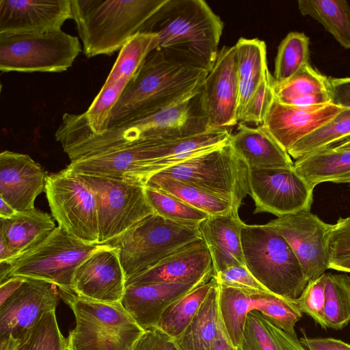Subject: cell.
<instances>
[{"mask_svg": "<svg viewBox=\"0 0 350 350\" xmlns=\"http://www.w3.org/2000/svg\"><path fill=\"white\" fill-rule=\"evenodd\" d=\"M224 23L203 0H167L142 32L157 36V49L173 61L209 72L218 53Z\"/></svg>", "mask_w": 350, "mask_h": 350, "instance_id": "6da1fadb", "label": "cell"}, {"mask_svg": "<svg viewBox=\"0 0 350 350\" xmlns=\"http://www.w3.org/2000/svg\"><path fill=\"white\" fill-rule=\"evenodd\" d=\"M208 72L154 49L129 79L111 112L108 129L173 103L202 86Z\"/></svg>", "mask_w": 350, "mask_h": 350, "instance_id": "7a4b0ae2", "label": "cell"}, {"mask_svg": "<svg viewBox=\"0 0 350 350\" xmlns=\"http://www.w3.org/2000/svg\"><path fill=\"white\" fill-rule=\"evenodd\" d=\"M167 0H71L72 19L88 57L121 49Z\"/></svg>", "mask_w": 350, "mask_h": 350, "instance_id": "3957f363", "label": "cell"}, {"mask_svg": "<svg viewBox=\"0 0 350 350\" xmlns=\"http://www.w3.org/2000/svg\"><path fill=\"white\" fill-rule=\"evenodd\" d=\"M201 93L202 86L161 109L101 133H94L88 126H83L78 133L77 143L83 150L92 151L141 138L175 139L204 132L208 128Z\"/></svg>", "mask_w": 350, "mask_h": 350, "instance_id": "277c9868", "label": "cell"}, {"mask_svg": "<svg viewBox=\"0 0 350 350\" xmlns=\"http://www.w3.org/2000/svg\"><path fill=\"white\" fill-rule=\"evenodd\" d=\"M241 244L245 265L267 291L295 301L309 280L286 239L271 225L244 224Z\"/></svg>", "mask_w": 350, "mask_h": 350, "instance_id": "5b68a950", "label": "cell"}, {"mask_svg": "<svg viewBox=\"0 0 350 350\" xmlns=\"http://www.w3.org/2000/svg\"><path fill=\"white\" fill-rule=\"evenodd\" d=\"M58 290L75 318L66 350H133L145 331L120 302L103 303Z\"/></svg>", "mask_w": 350, "mask_h": 350, "instance_id": "8992f818", "label": "cell"}, {"mask_svg": "<svg viewBox=\"0 0 350 350\" xmlns=\"http://www.w3.org/2000/svg\"><path fill=\"white\" fill-rule=\"evenodd\" d=\"M199 238L198 227L183 226L153 213L104 244L116 250L128 279L153 267L174 250Z\"/></svg>", "mask_w": 350, "mask_h": 350, "instance_id": "52a82bcc", "label": "cell"}, {"mask_svg": "<svg viewBox=\"0 0 350 350\" xmlns=\"http://www.w3.org/2000/svg\"><path fill=\"white\" fill-rule=\"evenodd\" d=\"M102 245L81 241L57 226L41 243L8 262L10 265L8 279L41 280L55 284L58 289L73 291L77 268Z\"/></svg>", "mask_w": 350, "mask_h": 350, "instance_id": "ba28073f", "label": "cell"}, {"mask_svg": "<svg viewBox=\"0 0 350 350\" xmlns=\"http://www.w3.org/2000/svg\"><path fill=\"white\" fill-rule=\"evenodd\" d=\"M170 140L141 138L116 144L70 160L74 174L105 176L145 185L159 171L165 145Z\"/></svg>", "mask_w": 350, "mask_h": 350, "instance_id": "9c48e42d", "label": "cell"}, {"mask_svg": "<svg viewBox=\"0 0 350 350\" xmlns=\"http://www.w3.org/2000/svg\"><path fill=\"white\" fill-rule=\"evenodd\" d=\"M157 174L224 198L238 210L250 194L249 167L229 142Z\"/></svg>", "mask_w": 350, "mask_h": 350, "instance_id": "30bf717a", "label": "cell"}, {"mask_svg": "<svg viewBox=\"0 0 350 350\" xmlns=\"http://www.w3.org/2000/svg\"><path fill=\"white\" fill-rule=\"evenodd\" d=\"M81 51L78 38L62 29L0 35V70L4 72H61L72 66Z\"/></svg>", "mask_w": 350, "mask_h": 350, "instance_id": "8fae6325", "label": "cell"}, {"mask_svg": "<svg viewBox=\"0 0 350 350\" xmlns=\"http://www.w3.org/2000/svg\"><path fill=\"white\" fill-rule=\"evenodd\" d=\"M77 175L90 187L95 197L100 244L120 236L154 213L146 200L145 185L105 176Z\"/></svg>", "mask_w": 350, "mask_h": 350, "instance_id": "7c38bea8", "label": "cell"}, {"mask_svg": "<svg viewBox=\"0 0 350 350\" xmlns=\"http://www.w3.org/2000/svg\"><path fill=\"white\" fill-rule=\"evenodd\" d=\"M45 193L59 227L81 241L100 244L95 197L79 175L66 168L48 175Z\"/></svg>", "mask_w": 350, "mask_h": 350, "instance_id": "4fadbf2b", "label": "cell"}, {"mask_svg": "<svg viewBox=\"0 0 350 350\" xmlns=\"http://www.w3.org/2000/svg\"><path fill=\"white\" fill-rule=\"evenodd\" d=\"M59 298L55 284L25 278L0 306V350H14L44 314L55 310Z\"/></svg>", "mask_w": 350, "mask_h": 350, "instance_id": "5bb4252c", "label": "cell"}, {"mask_svg": "<svg viewBox=\"0 0 350 350\" xmlns=\"http://www.w3.org/2000/svg\"><path fill=\"white\" fill-rule=\"evenodd\" d=\"M314 187L293 169H249L250 194L254 213L277 217L310 210Z\"/></svg>", "mask_w": 350, "mask_h": 350, "instance_id": "9a60e30c", "label": "cell"}, {"mask_svg": "<svg viewBox=\"0 0 350 350\" xmlns=\"http://www.w3.org/2000/svg\"><path fill=\"white\" fill-rule=\"evenodd\" d=\"M286 239L308 280L329 269V237L333 224L321 220L310 210L285 215L267 223Z\"/></svg>", "mask_w": 350, "mask_h": 350, "instance_id": "2e32d148", "label": "cell"}, {"mask_svg": "<svg viewBox=\"0 0 350 350\" xmlns=\"http://www.w3.org/2000/svg\"><path fill=\"white\" fill-rule=\"evenodd\" d=\"M202 104L208 129L239 123V85L235 45L224 46L202 85Z\"/></svg>", "mask_w": 350, "mask_h": 350, "instance_id": "e0dca14e", "label": "cell"}, {"mask_svg": "<svg viewBox=\"0 0 350 350\" xmlns=\"http://www.w3.org/2000/svg\"><path fill=\"white\" fill-rule=\"evenodd\" d=\"M126 278L116 250L102 246L77 268L72 291L77 295L103 303L120 302Z\"/></svg>", "mask_w": 350, "mask_h": 350, "instance_id": "ac0fdd59", "label": "cell"}, {"mask_svg": "<svg viewBox=\"0 0 350 350\" xmlns=\"http://www.w3.org/2000/svg\"><path fill=\"white\" fill-rule=\"evenodd\" d=\"M214 269L202 238L172 252L153 267L126 279V286L154 283H202L211 280Z\"/></svg>", "mask_w": 350, "mask_h": 350, "instance_id": "d6986e66", "label": "cell"}, {"mask_svg": "<svg viewBox=\"0 0 350 350\" xmlns=\"http://www.w3.org/2000/svg\"><path fill=\"white\" fill-rule=\"evenodd\" d=\"M71 18V0H0V35L62 29Z\"/></svg>", "mask_w": 350, "mask_h": 350, "instance_id": "ffe728a7", "label": "cell"}, {"mask_svg": "<svg viewBox=\"0 0 350 350\" xmlns=\"http://www.w3.org/2000/svg\"><path fill=\"white\" fill-rule=\"evenodd\" d=\"M47 176L28 154L9 150L0 154V198L18 212L35 208L36 198L45 192Z\"/></svg>", "mask_w": 350, "mask_h": 350, "instance_id": "44dd1931", "label": "cell"}, {"mask_svg": "<svg viewBox=\"0 0 350 350\" xmlns=\"http://www.w3.org/2000/svg\"><path fill=\"white\" fill-rule=\"evenodd\" d=\"M341 110L331 103L297 107L275 98L262 126L288 152L295 143L331 120Z\"/></svg>", "mask_w": 350, "mask_h": 350, "instance_id": "7402d4cb", "label": "cell"}, {"mask_svg": "<svg viewBox=\"0 0 350 350\" xmlns=\"http://www.w3.org/2000/svg\"><path fill=\"white\" fill-rule=\"evenodd\" d=\"M244 224L239 211H233L208 216L198 226L212 258L214 275L230 267L245 265L241 244Z\"/></svg>", "mask_w": 350, "mask_h": 350, "instance_id": "603a6c76", "label": "cell"}, {"mask_svg": "<svg viewBox=\"0 0 350 350\" xmlns=\"http://www.w3.org/2000/svg\"><path fill=\"white\" fill-rule=\"evenodd\" d=\"M205 284V283H204ZM202 283H154L126 286L120 301L144 330L155 327L165 308Z\"/></svg>", "mask_w": 350, "mask_h": 350, "instance_id": "cb8c5ba5", "label": "cell"}, {"mask_svg": "<svg viewBox=\"0 0 350 350\" xmlns=\"http://www.w3.org/2000/svg\"><path fill=\"white\" fill-rule=\"evenodd\" d=\"M230 144L249 169H293L288 152L262 126L250 127L239 122Z\"/></svg>", "mask_w": 350, "mask_h": 350, "instance_id": "d4e9b609", "label": "cell"}, {"mask_svg": "<svg viewBox=\"0 0 350 350\" xmlns=\"http://www.w3.org/2000/svg\"><path fill=\"white\" fill-rule=\"evenodd\" d=\"M55 228L51 215L36 208L18 212L10 219L0 217V240L10 250V261L41 243Z\"/></svg>", "mask_w": 350, "mask_h": 350, "instance_id": "484cf974", "label": "cell"}, {"mask_svg": "<svg viewBox=\"0 0 350 350\" xmlns=\"http://www.w3.org/2000/svg\"><path fill=\"white\" fill-rule=\"evenodd\" d=\"M237 50V73L239 85V120L245 107L269 72L267 47L258 38H241L234 44Z\"/></svg>", "mask_w": 350, "mask_h": 350, "instance_id": "4316f807", "label": "cell"}, {"mask_svg": "<svg viewBox=\"0 0 350 350\" xmlns=\"http://www.w3.org/2000/svg\"><path fill=\"white\" fill-rule=\"evenodd\" d=\"M293 169L310 185L350 182V151L321 148L295 161Z\"/></svg>", "mask_w": 350, "mask_h": 350, "instance_id": "83f0119b", "label": "cell"}, {"mask_svg": "<svg viewBox=\"0 0 350 350\" xmlns=\"http://www.w3.org/2000/svg\"><path fill=\"white\" fill-rule=\"evenodd\" d=\"M238 350H306L297 335L276 325L260 312L252 310L245 319Z\"/></svg>", "mask_w": 350, "mask_h": 350, "instance_id": "f1b7e54d", "label": "cell"}, {"mask_svg": "<svg viewBox=\"0 0 350 350\" xmlns=\"http://www.w3.org/2000/svg\"><path fill=\"white\" fill-rule=\"evenodd\" d=\"M220 321L219 286L216 282L191 323L174 342L180 350H211Z\"/></svg>", "mask_w": 350, "mask_h": 350, "instance_id": "f546056e", "label": "cell"}, {"mask_svg": "<svg viewBox=\"0 0 350 350\" xmlns=\"http://www.w3.org/2000/svg\"><path fill=\"white\" fill-rule=\"evenodd\" d=\"M167 193L209 216L238 211L228 200L194 185L155 174L145 185Z\"/></svg>", "mask_w": 350, "mask_h": 350, "instance_id": "4dcf8cb0", "label": "cell"}, {"mask_svg": "<svg viewBox=\"0 0 350 350\" xmlns=\"http://www.w3.org/2000/svg\"><path fill=\"white\" fill-rule=\"evenodd\" d=\"M218 286L221 321L230 340L238 349L241 342L246 316L254 310L260 291Z\"/></svg>", "mask_w": 350, "mask_h": 350, "instance_id": "1f68e13d", "label": "cell"}, {"mask_svg": "<svg viewBox=\"0 0 350 350\" xmlns=\"http://www.w3.org/2000/svg\"><path fill=\"white\" fill-rule=\"evenodd\" d=\"M298 8L321 23L345 49H350V5L344 0H299Z\"/></svg>", "mask_w": 350, "mask_h": 350, "instance_id": "d6a6232c", "label": "cell"}, {"mask_svg": "<svg viewBox=\"0 0 350 350\" xmlns=\"http://www.w3.org/2000/svg\"><path fill=\"white\" fill-rule=\"evenodd\" d=\"M231 134L228 129H208L168 142L159 165V172L226 144Z\"/></svg>", "mask_w": 350, "mask_h": 350, "instance_id": "836d02e7", "label": "cell"}, {"mask_svg": "<svg viewBox=\"0 0 350 350\" xmlns=\"http://www.w3.org/2000/svg\"><path fill=\"white\" fill-rule=\"evenodd\" d=\"M215 283L213 278L175 300L163 312L155 327L174 339L178 337L191 323Z\"/></svg>", "mask_w": 350, "mask_h": 350, "instance_id": "e575fe53", "label": "cell"}, {"mask_svg": "<svg viewBox=\"0 0 350 350\" xmlns=\"http://www.w3.org/2000/svg\"><path fill=\"white\" fill-rule=\"evenodd\" d=\"M309 38L301 32H290L282 40L275 61V85L286 83L309 63Z\"/></svg>", "mask_w": 350, "mask_h": 350, "instance_id": "d590c367", "label": "cell"}, {"mask_svg": "<svg viewBox=\"0 0 350 350\" xmlns=\"http://www.w3.org/2000/svg\"><path fill=\"white\" fill-rule=\"evenodd\" d=\"M159 44L156 34L139 32L131 38L120 49L103 87L108 86L121 78H131L147 55Z\"/></svg>", "mask_w": 350, "mask_h": 350, "instance_id": "8d00e7d4", "label": "cell"}, {"mask_svg": "<svg viewBox=\"0 0 350 350\" xmlns=\"http://www.w3.org/2000/svg\"><path fill=\"white\" fill-rule=\"evenodd\" d=\"M324 320L326 328L341 329L350 321V276L327 273Z\"/></svg>", "mask_w": 350, "mask_h": 350, "instance_id": "74e56055", "label": "cell"}, {"mask_svg": "<svg viewBox=\"0 0 350 350\" xmlns=\"http://www.w3.org/2000/svg\"><path fill=\"white\" fill-rule=\"evenodd\" d=\"M349 134L350 109H342L331 120L295 143L288 153L297 160Z\"/></svg>", "mask_w": 350, "mask_h": 350, "instance_id": "f35d334b", "label": "cell"}, {"mask_svg": "<svg viewBox=\"0 0 350 350\" xmlns=\"http://www.w3.org/2000/svg\"><path fill=\"white\" fill-rule=\"evenodd\" d=\"M146 200L153 213L164 219L197 228L209 215L161 190L145 185Z\"/></svg>", "mask_w": 350, "mask_h": 350, "instance_id": "ab89813d", "label": "cell"}, {"mask_svg": "<svg viewBox=\"0 0 350 350\" xmlns=\"http://www.w3.org/2000/svg\"><path fill=\"white\" fill-rule=\"evenodd\" d=\"M274 91L275 98L287 105L291 100L304 96L329 93V78L308 63L286 83L274 84Z\"/></svg>", "mask_w": 350, "mask_h": 350, "instance_id": "60d3db41", "label": "cell"}, {"mask_svg": "<svg viewBox=\"0 0 350 350\" xmlns=\"http://www.w3.org/2000/svg\"><path fill=\"white\" fill-rule=\"evenodd\" d=\"M130 79L123 77L108 86L102 87L90 107L83 113L93 133H101L108 129L111 112Z\"/></svg>", "mask_w": 350, "mask_h": 350, "instance_id": "b9f144b4", "label": "cell"}, {"mask_svg": "<svg viewBox=\"0 0 350 350\" xmlns=\"http://www.w3.org/2000/svg\"><path fill=\"white\" fill-rule=\"evenodd\" d=\"M55 310L46 313L14 350H66Z\"/></svg>", "mask_w": 350, "mask_h": 350, "instance_id": "7bdbcfd3", "label": "cell"}, {"mask_svg": "<svg viewBox=\"0 0 350 350\" xmlns=\"http://www.w3.org/2000/svg\"><path fill=\"white\" fill-rule=\"evenodd\" d=\"M328 245L329 269L350 273V216L333 224Z\"/></svg>", "mask_w": 350, "mask_h": 350, "instance_id": "ee69618b", "label": "cell"}, {"mask_svg": "<svg viewBox=\"0 0 350 350\" xmlns=\"http://www.w3.org/2000/svg\"><path fill=\"white\" fill-rule=\"evenodd\" d=\"M274 100L273 77L269 71L251 97L239 122L262 125Z\"/></svg>", "mask_w": 350, "mask_h": 350, "instance_id": "f6af8a7d", "label": "cell"}, {"mask_svg": "<svg viewBox=\"0 0 350 350\" xmlns=\"http://www.w3.org/2000/svg\"><path fill=\"white\" fill-rule=\"evenodd\" d=\"M325 284V273L310 280L295 300L301 312L309 315L323 329H326L324 320Z\"/></svg>", "mask_w": 350, "mask_h": 350, "instance_id": "bcb514c9", "label": "cell"}, {"mask_svg": "<svg viewBox=\"0 0 350 350\" xmlns=\"http://www.w3.org/2000/svg\"><path fill=\"white\" fill-rule=\"evenodd\" d=\"M213 278L219 285L269 292L256 280L245 265L230 267L216 273Z\"/></svg>", "mask_w": 350, "mask_h": 350, "instance_id": "7dc6e473", "label": "cell"}, {"mask_svg": "<svg viewBox=\"0 0 350 350\" xmlns=\"http://www.w3.org/2000/svg\"><path fill=\"white\" fill-rule=\"evenodd\" d=\"M133 350H180L174 338L157 327L144 331Z\"/></svg>", "mask_w": 350, "mask_h": 350, "instance_id": "c3c4849f", "label": "cell"}, {"mask_svg": "<svg viewBox=\"0 0 350 350\" xmlns=\"http://www.w3.org/2000/svg\"><path fill=\"white\" fill-rule=\"evenodd\" d=\"M330 103L341 109H350V77L329 78Z\"/></svg>", "mask_w": 350, "mask_h": 350, "instance_id": "681fc988", "label": "cell"}, {"mask_svg": "<svg viewBox=\"0 0 350 350\" xmlns=\"http://www.w3.org/2000/svg\"><path fill=\"white\" fill-rule=\"evenodd\" d=\"M306 350H350V345L333 338H309L299 339Z\"/></svg>", "mask_w": 350, "mask_h": 350, "instance_id": "f907efd6", "label": "cell"}, {"mask_svg": "<svg viewBox=\"0 0 350 350\" xmlns=\"http://www.w3.org/2000/svg\"><path fill=\"white\" fill-rule=\"evenodd\" d=\"M25 280V278L12 277L0 284V306L16 293Z\"/></svg>", "mask_w": 350, "mask_h": 350, "instance_id": "816d5d0a", "label": "cell"}, {"mask_svg": "<svg viewBox=\"0 0 350 350\" xmlns=\"http://www.w3.org/2000/svg\"><path fill=\"white\" fill-rule=\"evenodd\" d=\"M211 350H238L230 340L221 318L217 337L212 345Z\"/></svg>", "mask_w": 350, "mask_h": 350, "instance_id": "f5cc1de1", "label": "cell"}, {"mask_svg": "<svg viewBox=\"0 0 350 350\" xmlns=\"http://www.w3.org/2000/svg\"><path fill=\"white\" fill-rule=\"evenodd\" d=\"M322 148L341 151H350V134Z\"/></svg>", "mask_w": 350, "mask_h": 350, "instance_id": "db71d44e", "label": "cell"}, {"mask_svg": "<svg viewBox=\"0 0 350 350\" xmlns=\"http://www.w3.org/2000/svg\"><path fill=\"white\" fill-rule=\"evenodd\" d=\"M18 213L12 206L0 198V217L10 219Z\"/></svg>", "mask_w": 350, "mask_h": 350, "instance_id": "11a10c76", "label": "cell"}, {"mask_svg": "<svg viewBox=\"0 0 350 350\" xmlns=\"http://www.w3.org/2000/svg\"><path fill=\"white\" fill-rule=\"evenodd\" d=\"M349 184L350 185V182L349 183Z\"/></svg>", "mask_w": 350, "mask_h": 350, "instance_id": "9f6ffc18", "label": "cell"}]
</instances>
